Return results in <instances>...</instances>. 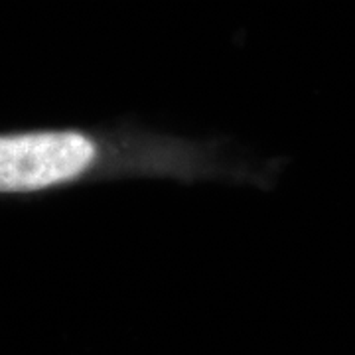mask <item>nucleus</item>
Returning a JSON list of instances; mask_svg holds the SVG:
<instances>
[{
    "mask_svg": "<svg viewBox=\"0 0 355 355\" xmlns=\"http://www.w3.org/2000/svg\"><path fill=\"white\" fill-rule=\"evenodd\" d=\"M97 156L76 130L0 135V193H32L81 176Z\"/></svg>",
    "mask_w": 355,
    "mask_h": 355,
    "instance_id": "1",
    "label": "nucleus"
}]
</instances>
